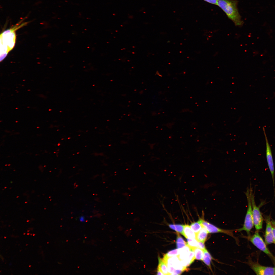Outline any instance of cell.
Instances as JSON below:
<instances>
[{
  "label": "cell",
  "mask_w": 275,
  "mask_h": 275,
  "mask_svg": "<svg viewBox=\"0 0 275 275\" xmlns=\"http://www.w3.org/2000/svg\"><path fill=\"white\" fill-rule=\"evenodd\" d=\"M22 21H20L10 28L5 30L0 34L1 62L14 47L16 38V31L28 24L27 22L21 23Z\"/></svg>",
  "instance_id": "obj_1"
},
{
  "label": "cell",
  "mask_w": 275,
  "mask_h": 275,
  "mask_svg": "<svg viewBox=\"0 0 275 275\" xmlns=\"http://www.w3.org/2000/svg\"><path fill=\"white\" fill-rule=\"evenodd\" d=\"M237 0H217V5L226 13L236 26H241L244 23L238 9Z\"/></svg>",
  "instance_id": "obj_2"
},
{
  "label": "cell",
  "mask_w": 275,
  "mask_h": 275,
  "mask_svg": "<svg viewBox=\"0 0 275 275\" xmlns=\"http://www.w3.org/2000/svg\"><path fill=\"white\" fill-rule=\"evenodd\" d=\"M182 234L187 239H196V234L192 230L190 226L188 225H184Z\"/></svg>",
  "instance_id": "obj_12"
},
{
  "label": "cell",
  "mask_w": 275,
  "mask_h": 275,
  "mask_svg": "<svg viewBox=\"0 0 275 275\" xmlns=\"http://www.w3.org/2000/svg\"><path fill=\"white\" fill-rule=\"evenodd\" d=\"M249 239L251 242L258 248L270 257H273L258 232H256Z\"/></svg>",
  "instance_id": "obj_7"
},
{
  "label": "cell",
  "mask_w": 275,
  "mask_h": 275,
  "mask_svg": "<svg viewBox=\"0 0 275 275\" xmlns=\"http://www.w3.org/2000/svg\"><path fill=\"white\" fill-rule=\"evenodd\" d=\"M157 275H164L162 272L158 269H157Z\"/></svg>",
  "instance_id": "obj_27"
},
{
  "label": "cell",
  "mask_w": 275,
  "mask_h": 275,
  "mask_svg": "<svg viewBox=\"0 0 275 275\" xmlns=\"http://www.w3.org/2000/svg\"><path fill=\"white\" fill-rule=\"evenodd\" d=\"M203 256L202 260L212 271L211 262L213 259L211 255L206 248L203 250Z\"/></svg>",
  "instance_id": "obj_14"
},
{
  "label": "cell",
  "mask_w": 275,
  "mask_h": 275,
  "mask_svg": "<svg viewBox=\"0 0 275 275\" xmlns=\"http://www.w3.org/2000/svg\"><path fill=\"white\" fill-rule=\"evenodd\" d=\"M176 243L177 249L183 248L187 245V243L178 234H177V236Z\"/></svg>",
  "instance_id": "obj_20"
},
{
  "label": "cell",
  "mask_w": 275,
  "mask_h": 275,
  "mask_svg": "<svg viewBox=\"0 0 275 275\" xmlns=\"http://www.w3.org/2000/svg\"><path fill=\"white\" fill-rule=\"evenodd\" d=\"M209 3L217 5V0H203Z\"/></svg>",
  "instance_id": "obj_26"
},
{
  "label": "cell",
  "mask_w": 275,
  "mask_h": 275,
  "mask_svg": "<svg viewBox=\"0 0 275 275\" xmlns=\"http://www.w3.org/2000/svg\"><path fill=\"white\" fill-rule=\"evenodd\" d=\"M198 242V248L202 249L203 250L206 249L204 243L201 242Z\"/></svg>",
  "instance_id": "obj_25"
},
{
  "label": "cell",
  "mask_w": 275,
  "mask_h": 275,
  "mask_svg": "<svg viewBox=\"0 0 275 275\" xmlns=\"http://www.w3.org/2000/svg\"><path fill=\"white\" fill-rule=\"evenodd\" d=\"M265 239L266 244H270L274 242V239L272 232L265 233Z\"/></svg>",
  "instance_id": "obj_21"
},
{
  "label": "cell",
  "mask_w": 275,
  "mask_h": 275,
  "mask_svg": "<svg viewBox=\"0 0 275 275\" xmlns=\"http://www.w3.org/2000/svg\"><path fill=\"white\" fill-rule=\"evenodd\" d=\"M266 227L265 233H268L272 232V227L271 223L270 218L269 216L266 219Z\"/></svg>",
  "instance_id": "obj_23"
},
{
  "label": "cell",
  "mask_w": 275,
  "mask_h": 275,
  "mask_svg": "<svg viewBox=\"0 0 275 275\" xmlns=\"http://www.w3.org/2000/svg\"><path fill=\"white\" fill-rule=\"evenodd\" d=\"M169 226L171 229L175 230L177 232L182 234L184 228V225L181 224H170L169 225Z\"/></svg>",
  "instance_id": "obj_19"
},
{
  "label": "cell",
  "mask_w": 275,
  "mask_h": 275,
  "mask_svg": "<svg viewBox=\"0 0 275 275\" xmlns=\"http://www.w3.org/2000/svg\"><path fill=\"white\" fill-rule=\"evenodd\" d=\"M0 257L2 260H4L3 257L1 256V255H0Z\"/></svg>",
  "instance_id": "obj_29"
},
{
  "label": "cell",
  "mask_w": 275,
  "mask_h": 275,
  "mask_svg": "<svg viewBox=\"0 0 275 275\" xmlns=\"http://www.w3.org/2000/svg\"><path fill=\"white\" fill-rule=\"evenodd\" d=\"M158 259L159 263L157 269L160 270L164 275H169L166 264L163 259L159 256L158 257Z\"/></svg>",
  "instance_id": "obj_15"
},
{
  "label": "cell",
  "mask_w": 275,
  "mask_h": 275,
  "mask_svg": "<svg viewBox=\"0 0 275 275\" xmlns=\"http://www.w3.org/2000/svg\"><path fill=\"white\" fill-rule=\"evenodd\" d=\"M163 259L166 264L169 275L181 274L187 270L186 267L182 266L177 256L163 258Z\"/></svg>",
  "instance_id": "obj_4"
},
{
  "label": "cell",
  "mask_w": 275,
  "mask_h": 275,
  "mask_svg": "<svg viewBox=\"0 0 275 275\" xmlns=\"http://www.w3.org/2000/svg\"><path fill=\"white\" fill-rule=\"evenodd\" d=\"M251 198L254 224L256 230H260L262 228L263 221L260 208L264 203L263 202L261 203L258 206L256 205L255 202L254 194L253 193L252 190L251 193Z\"/></svg>",
  "instance_id": "obj_5"
},
{
  "label": "cell",
  "mask_w": 275,
  "mask_h": 275,
  "mask_svg": "<svg viewBox=\"0 0 275 275\" xmlns=\"http://www.w3.org/2000/svg\"><path fill=\"white\" fill-rule=\"evenodd\" d=\"M194 232L196 234L203 227V226L199 221L192 223L190 226Z\"/></svg>",
  "instance_id": "obj_17"
},
{
  "label": "cell",
  "mask_w": 275,
  "mask_h": 275,
  "mask_svg": "<svg viewBox=\"0 0 275 275\" xmlns=\"http://www.w3.org/2000/svg\"><path fill=\"white\" fill-rule=\"evenodd\" d=\"M187 244L191 248H198V242L196 239H187Z\"/></svg>",
  "instance_id": "obj_22"
},
{
  "label": "cell",
  "mask_w": 275,
  "mask_h": 275,
  "mask_svg": "<svg viewBox=\"0 0 275 275\" xmlns=\"http://www.w3.org/2000/svg\"><path fill=\"white\" fill-rule=\"evenodd\" d=\"M191 248L187 244L184 247L180 248V252L177 256L180 261L185 259L188 255Z\"/></svg>",
  "instance_id": "obj_13"
},
{
  "label": "cell",
  "mask_w": 275,
  "mask_h": 275,
  "mask_svg": "<svg viewBox=\"0 0 275 275\" xmlns=\"http://www.w3.org/2000/svg\"><path fill=\"white\" fill-rule=\"evenodd\" d=\"M79 220L81 222H84L85 221V220L84 217L83 216H81L79 218Z\"/></svg>",
  "instance_id": "obj_28"
},
{
  "label": "cell",
  "mask_w": 275,
  "mask_h": 275,
  "mask_svg": "<svg viewBox=\"0 0 275 275\" xmlns=\"http://www.w3.org/2000/svg\"><path fill=\"white\" fill-rule=\"evenodd\" d=\"M263 129L266 142V160L268 165L271 174L273 182L274 191L275 192L274 170V163L272 152L271 147L267 136L265 129L264 127H263Z\"/></svg>",
  "instance_id": "obj_6"
},
{
  "label": "cell",
  "mask_w": 275,
  "mask_h": 275,
  "mask_svg": "<svg viewBox=\"0 0 275 275\" xmlns=\"http://www.w3.org/2000/svg\"><path fill=\"white\" fill-rule=\"evenodd\" d=\"M203 226L204 227L209 233H222L227 234L233 237V230L222 229L201 219L199 220Z\"/></svg>",
  "instance_id": "obj_9"
},
{
  "label": "cell",
  "mask_w": 275,
  "mask_h": 275,
  "mask_svg": "<svg viewBox=\"0 0 275 275\" xmlns=\"http://www.w3.org/2000/svg\"><path fill=\"white\" fill-rule=\"evenodd\" d=\"M208 233V232L206 228L203 226L199 231L196 234V239L198 241L204 243L206 240Z\"/></svg>",
  "instance_id": "obj_10"
},
{
  "label": "cell",
  "mask_w": 275,
  "mask_h": 275,
  "mask_svg": "<svg viewBox=\"0 0 275 275\" xmlns=\"http://www.w3.org/2000/svg\"><path fill=\"white\" fill-rule=\"evenodd\" d=\"M252 190L250 187L247 189L245 194L247 197L248 206L246 213L245 216L244 224L242 227L238 229V231H245L249 235L250 230L254 226L253 217L252 209L251 198V193Z\"/></svg>",
  "instance_id": "obj_3"
},
{
  "label": "cell",
  "mask_w": 275,
  "mask_h": 275,
  "mask_svg": "<svg viewBox=\"0 0 275 275\" xmlns=\"http://www.w3.org/2000/svg\"><path fill=\"white\" fill-rule=\"evenodd\" d=\"M274 260H275L274 261H275V259H274ZM274 273H275V267H274Z\"/></svg>",
  "instance_id": "obj_30"
},
{
  "label": "cell",
  "mask_w": 275,
  "mask_h": 275,
  "mask_svg": "<svg viewBox=\"0 0 275 275\" xmlns=\"http://www.w3.org/2000/svg\"><path fill=\"white\" fill-rule=\"evenodd\" d=\"M195 259L194 252L191 248L190 253L188 256L184 260L181 261L182 266L185 267L189 266Z\"/></svg>",
  "instance_id": "obj_11"
},
{
  "label": "cell",
  "mask_w": 275,
  "mask_h": 275,
  "mask_svg": "<svg viewBox=\"0 0 275 275\" xmlns=\"http://www.w3.org/2000/svg\"><path fill=\"white\" fill-rule=\"evenodd\" d=\"M271 223L272 233L274 239V243H275V220H272L271 221Z\"/></svg>",
  "instance_id": "obj_24"
},
{
  "label": "cell",
  "mask_w": 275,
  "mask_h": 275,
  "mask_svg": "<svg viewBox=\"0 0 275 275\" xmlns=\"http://www.w3.org/2000/svg\"><path fill=\"white\" fill-rule=\"evenodd\" d=\"M194 253L195 259L202 260L203 256V251L198 247L191 248Z\"/></svg>",
  "instance_id": "obj_16"
},
{
  "label": "cell",
  "mask_w": 275,
  "mask_h": 275,
  "mask_svg": "<svg viewBox=\"0 0 275 275\" xmlns=\"http://www.w3.org/2000/svg\"><path fill=\"white\" fill-rule=\"evenodd\" d=\"M249 265L257 275H275L274 268L262 266L259 263L250 261Z\"/></svg>",
  "instance_id": "obj_8"
},
{
  "label": "cell",
  "mask_w": 275,
  "mask_h": 275,
  "mask_svg": "<svg viewBox=\"0 0 275 275\" xmlns=\"http://www.w3.org/2000/svg\"><path fill=\"white\" fill-rule=\"evenodd\" d=\"M180 251V249H177L169 251L164 255L163 258L177 256L179 253Z\"/></svg>",
  "instance_id": "obj_18"
}]
</instances>
